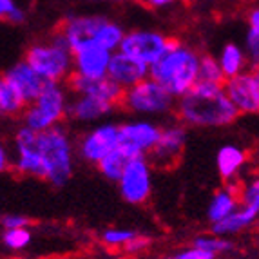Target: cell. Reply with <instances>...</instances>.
Masks as SVG:
<instances>
[{
	"label": "cell",
	"mask_w": 259,
	"mask_h": 259,
	"mask_svg": "<svg viewBox=\"0 0 259 259\" xmlns=\"http://www.w3.org/2000/svg\"><path fill=\"white\" fill-rule=\"evenodd\" d=\"M176 116L187 127L210 129L234 123L239 112L225 93L223 83L198 82L192 91L178 98Z\"/></svg>",
	"instance_id": "6da1fadb"
},
{
	"label": "cell",
	"mask_w": 259,
	"mask_h": 259,
	"mask_svg": "<svg viewBox=\"0 0 259 259\" xmlns=\"http://www.w3.org/2000/svg\"><path fill=\"white\" fill-rule=\"evenodd\" d=\"M201 55L187 44L174 42L167 55L151 67V78L167 89L174 98H182L199 82Z\"/></svg>",
	"instance_id": "7a4b0ae2"
},
{
	"label": "cell",
	"mask_w": 259,
	"mask_h": 259,
	"mask_svg": "<svg viewBox=\"0 0 259 259\" xmlns=\"http://www.w3.org/2000/svg\"><path fill=\"white\" fill-rule=\"evenodd\" d=\"M60 31L67 38L73 53L93 44L116 53L120 51L121 42L127 35L118 22L109 20L102 15H73L64 22Z\"/></svg>",
	"instance_id": "3957f363"
},
{
	"label": "cell",
	"mask_w": 259,
	"mask_h": 259,
	"mask_svg": "<svg viewBox=\"0 0 259 259\" xmlns=\"http://www.w3.org/2000/svg\"><path fill=\"white\" fill-rule=\"evenodd\" d=\"M24 60L49 82H67L74 73V53L62 31H56L49 40L31 44Z\"/></svg>",
	"instance_id": "277c9868"
},
{
	"label": "cell",
	"mask_w": 259,
	"mask_h": 259,
	"mask_svg": "<svg viewBox=\"0 0 259 259\" xmlns=\"http://www.w3.org/2000/svg\"><path fill=\"white\" fill-rule=\"evenodd\" d=\"M36 147L48 172L46 182L53 187H64L73 176L76 154V145L71 140L69 133L62 125L38 133Z\"/></svg>",
	"instance_id": "5b68a950"
},
{
	"label": "cell",
	"mask_w": 259,
	"mask_h": 259,
	"mask_svg": "<svg viewBox=\"0 0 259 259\" xmlns=\"http://www.w3.org/2000/svg\"><path fill=\"white\" fill-rule=\"evenodd\" d=\"M69 96L62 83L51 82L38 100L29 104L22 114V123L31 127L36 133H44L53 127H58L67 118Z\"/></svg>",
	"instance_id": "8992f818"
},
{
	"label": "cell",
	"mask_w": 259,
	"mask_h": 259,
	"mask_svg": "<svg viewBox=\"0 0 259 259\" xmlns=\"http://www.w3.org/2000/svg\"><path fill=\"white\" fill-rule=\"evenodd\" d=\"M176 102L178 100L161 83L147 78L123 93L121 107L138 116H161L176 111Z\"/></svg>",
	"instance_id": "52a82bcc"
},
{
	"label": "cell",
	"mask_w": 259,
	"mask_h": 259,
	"mask_svg": "<svg viewBox=\"0 0 259 259\" xmlns=\"http://www.w3.org/2000/svg\"><path fill=\"white\" fill-rule=\"evenodd\" d=\"M118 147H120V125L105 121L91 127L78 138L76 154L83 163L98 167L100 161Z\"/></svg>",
	"instance_id": "ba28073f"
},
{
	"label": "cell",
	"mask_w": 259,
	"mask_h": 259,
	"mask_svg": "<svg viewBox=\"0 0 259 259\" xmlns=\"http://www.w3.org/2000/svg\"><path fill=\"white\" fill-rule=\"evenodd\" d=\"M38 133L31 127H17L13 133V170L20 176L46 180V165L36 147Z\"/></svg>",
	"instance_id": "9c48e42d"
},
{
	"label": "cell",
	"mask_w": 259,
	"mask_h": 259,
	"mask_svg": "<svg viewBox=\"0 0 259 259\" xmlns=\"http://www.w3.org/2000/svg\"><path fill=\"white\" fill-rule=\"evenodd\" d=\"M174 40H170L167 35L160 31L152 29H133L127 31L125 38L121 42L120 51L134 56L142 60L143 64L154 65L167 55V51L172 48Z\"/></svg>",
	"instance_id": "30bf717a"
},
{
	"label": "cell",
	"mask_w": 259,
	"mask_h": 259,
	"mask_svg": "<svg viewBox=\"0 0 259 259\" xmlns=\"http://www.w3.org/2000/svg\"><path fill=\"white\" fill-rule=\"evenodd\" d=\"M152 163L149 156L133 158L118 180L120 194L129 205H142L152 192Z\"/></svg>",
	"instance_id": "8fae6325"
},
{
	"label": "cell",
	"mask_w": 259,
	"mask_h": 259,
	"mask_svg": "<svg viewBox=\"0 0 259 259\" xmlns=\"http://www.w3.org/2000/svg\"><path fill=\"white\" fill-rule=\"evenodd\" d=\"M161 127L151 120H131L120 125V149L133 158L149 156L160 140Z\"/></svg>",
	"instance_id": "7c38bea8"
},
{
	"label": "cell",
	"mask_w": 259,
	"mask_h": 259,
	"mask_svg": "<svg viewBox=\"0 0 259 259\" xmlns=\"http://www.w3.org/2000/svg\"><path fill=\"white\" fill-rule=\"evenodd\" d=\"M223 89L239 114H257L259 112V78L254 69L234 78H227Z\"/></svg>",
	"instance_id": "4fadbf2b"
},
{
	"label": "cell",
	"mask_w": 259,
	"mask_h": 259,
	"mask_svg": "<svg viewBox=\"0 0 259 259\" xmlns=\"http://www.w3.org/2000/svg\"><path fill=\"white\" fill-rule=\"evenodd\" d=\"M187 138H189L187 125L183 123H167L165 127H161L160 140L149 154L151 163L161 168H168L170 165H174L185 151Z\"/></svg>",
	"instance_id": "5bb4252c"
},
{
	"label": "cell",
	"mask_w": 259,
	"mask_h": 259,
	"mask_svg": "<svg viewBox=\"0 0 259 259\" xmlns=\"http://www.w3.org/2000/svg\"><path fill=\"white\" fill-rule=\"evenodd\" d=\"M107 76L114 83H118L123 91H127L131 87L138 85L143 80L151 78V65L143 64L142 60L123 51H116L112 53Z\"/></svg>",
	"instance_id": "9a60e30c"
},
{
	"label": "cell",
	"mask_w": 259,
	"mask_h": 259,
	"mask_svg": "<svg viewBox=\"0 0 259 259\" xmlns=\"http://www.w3.org/2000/svg\"><path fill=\"white\" fill-rule=\"evenodd\" d=\"M67 87L73 95L93 96V98L104 100L107 104L121 105L123 100V89L118 83H114L109 76L105 78H85L73 73L67 80Z\"/></svg>",
	"instance_id": "2e32d148"
},
{
	"label": "cell",
	"mask_w": 259,
	"mask_h": 259,
	"mask_svg": "<svg viewBox=\"0 0 259 259\" xmlns=\"http://www.w3.org/2000/svg\"><path fill=\"white\" fill-rule=\"evenodd\" d=\"M2 76L17 87L18 91H20V95L26 98L27 105L33 104L35 100H38L40 95H42V93L48 89L49 83H51L49 80H46L38 71L33 69L26 60L15 62L13 65H9Z\"/></svg>",
	"instance_id": "e0dca14e"
},
{
	"label": "cell",
	"mask_w": 259,
	"mask_h": 259,
	"mask_svg": "<svg viewBox=\"0 0 259 259\" xmlns=\"http://www.w3.org/2000/svg\"><path fill=\"white\" fill-rule=\"evenodd\" d=\"M112 51L98 44L74 51V73L85 78H105L111 65Z\"/></svg>",
	"instance_id": "ac0fdd59"
},
{
	"label": "cell",
	"mask_w": 259,
	"mask_h": 259,
	"mask_svg": "<svg viewBox=\"0 0 259 259\" xmlns=\"http://www.w3.org/2000/svg\"><path fill=\"white\" fill-rule=\"evenodd\" d=\"M116 105L107 104L104 100L93 98V96H80L73 95L67 109V120L74 123H96V121L104 120L114 111Z\"/></svg>",
	"instance_id": "d6986e66"
},
{
	"label": "cell",
	"mask_w": 259,
	"mask_h": 259,
	"mask_svg": "<svg viewBox=\"0 0 259 259\" xmlns=\"http://www.w3.org/2000/svg\"><path fill=\"white\" fill-rule=\"evenodd\" d=\"M239 203H241V187L227 183L223 189L216 190L208 201L207 220L210 221V225L218 223V221L229 218L232 212L238 210L241 207Z\"/></svg>",
	"instance_id": "ffe728a7"
},
{
	"label": "cell",
	"mask_w": 259,
	"mask_h": 259,
	"mask_svg": "<svg viewBox=\"0 0 259 259\" xmlns=\"http://www.w3.org/2000/svg\"><path fill=\"white\" fill-rule=\"evenodd\" d=\"M246 163L245 149L238 145H223L216 154V168L225 183H234L238 180L241 168Z\"/></svg>",
	"instance_id": "44dd1931"
},
{
	"label": "cell",
	"mask_w": 259,
	"mask_h": 259,
	"mask_svg": "<svg viewBox=\"0 0 259 259\" xmlns=\"http://www.w3.org/2000/svg\"><path fill=\"white\" fill-rule=\"evenodd\" d=\"M257 218H259L257 208L248 207V205H241L229 218H225V220L210 225V232L218 234V236H234V234H239L241 230L252 227L257 221Z\"/></svg>",
	"instance_id": "7402d4cb"
},
{
	"label": "cell",
	"mask_w": 259,
	"mask_h": 259,
	"mask_svg": "<svg viewBox=\"0 0 259 259\" xmlns=\"http://www.w3.org/2000/svg\"><path fill=\"white\" fill-rule=\"evenodd\" d=\"M218 60L221 64V69L225 73V78H234L238 74L245 73L248 69V58H246L245 48L238 46V44L229 42L225 44L223 49H221Z\"/></svg>",
	"instance_id": "603a6c76"
},
{
	"label": "cell",
	"mask_w": 259,
	"mask_h": 259,
	"mask_svg": "<svg viewBox=\"0 0 259 259\" xmlns=\"http://www.w3.org/2000/svg\"><path fill=\"white\" fill-rule=\"evenodd\" d=\"M27 107L26 98L20 95L17 87L8 82L4 76L0 78V112L6 118L22 116Z\"/></svg>",
	"instance_id": "cb8c5ba5"
},
{
	"label": "cell",
	"mask_w": 259,
	"mask_h": 259,
	"mask_svg": "<svg viewBox=\"0 0 259 259\" xmlns=\"http://www.w3.org/2000/svg\"><path fill=\"white\" fill-rule=\"evenodd\" d=\"M245 53L252 69L259 67V8L248 13V31L245 35Z\"/></svg>",
	"instance_id": "d4e9b609"
},
{
	"label": "cell",
	"mask_w": 259,
	"mask_h": 259,
	"mask_svg": "<svg viewBox=\"0 0 259 259\" xmlns=\"http://www.w3.org/2000/svg\"><path fill=\"white\" fill-rule=\"evenodd\" d=\"M129 161H131L129 156L118 147L116 151H112L107 158H104V160L100 161L96 168H98L100 174H102L105 180L118 183V180L121 178V174H123V170H125Z\"/></svg>",
	"instance_id": "484cf974"
},
{
	"label": "cell",
	"mask_w": 259,
	"mask_h": 259,
	"mask_svg": "<svg viewBox=\"0 0 259 259\" xmlns=\"http://www.w3.org/2000/svg\"><path fill=\"white\" fill-rule=\"evenodd\" d=\"M225 73L221 69V64L218 58L210 55H201L199 62V82H212V83H225Z\"/></svg>",
	"instance_id": "4316f807"
},
{
	"label": "cell",
	"mask_w": 259,
	"mask_h": 259,
	"mask_svg": "<svg viewBox=\"0 0 259 259\" xmlns=\"http://www.w3.org/2000/svg\"><path fill=\"white\" fill-rule=\"evenodd\" d=\"M192 246H198V248H203L212 254H223V252L232 250V243L225 236H218V234H201V236H196L192 239Z\"/></svg>",
	"instance_id": "83f0119b"
},
{
	"label": "cell",
	"mask_w": 259,
	"mask_h": 259,
	"mask_svg": "<svg viewBox=\"0 0 259 259\" xmlns=\"http://www.w3.org/2000/svg\"><path fill=\"white\" fill-rule=\"evenodd\" d=\"M33 239V232L29 229H11V230H2V245L6 250L9 252H18L27 248Z\"/></svg>",
	"instance_id": "f1b7e54d"
},
{
	"label": "cell",
	"mask_w": 259,
	"mask_h": 259,
	"mask_svg": "<svg viewBox=\"0 0 259 259\" xmlns=\"http://www.w3.org/2000/svg\"><path fill=\"white\" fill-rule=\"evenodd\" d=\"M136 236H138V232L133 229H105L100 239L107 246H125Z\"/></svg>",
	"instance_id": "f546056e"
},
{
	"label": "cell",
	"mask_w": 259,
	"mask_h": 259,
	"mask_svg": "<svg viewBox=\"0 0 259 259\" xmlns=\"http://www.w3.org/2000/svg\"><path fill=\"white\" fill-rule=\"evenodd\" d=\"M0 17L11 26H22L26 22V11L17 4V0H0Z\"/></svg>",
	"instance_id": "4dcf8cb0"
},
{
	"label": "cell",
	"mask_w": 259,
	"mask_h": 259,
	"mask_svg": "<svg viewBox=\"0 0 259 259\" xmlns=\"http://www.w3.org/2000/svg\"><path fill=\"white\" fill-rule=\"evenodd\" d=\"M241 205H248L259 210V174L241 185Z\"/></svg>",
	"instance_id": "1f68e13d"
},
{
	"label": "cell",
	"mask_w": 259,
	"mask_h": 259,
	"mask_svg": "<svg viewBox=\"0 0 259 259\" xmlns=\"http://www.w3.org/2000/svg\"><path fill=\"white\" fill-rule=\"evenodd\" d=\"M2 230H11V229H29L31 220L26 214H17V212H8L0 220Z\"/></svg>",
	"instance_id": "d6a6232c"
},
{
	"label": "cell",
	"mask_w": 259,
	"mask_h": 259,
	"mask_svg": "<svg viewBox=\"0 0 259 259\" xmlns=\"http://www.w3.org/2000/svg\"><path fill=\"white\" fill-rule=\"evenodd\" d=\"M170 259H216V254L190 245L189 248H183V250L176 252Z\"/></svg>",
	"instance_id": "836d02e7"
},
{
	"label": "cell",
	"mask_w": 259,
	"mask_h": 259,
	"mask_svg": "<svg viewBox=\"0 0 259 259\" xmlns=\"http://www.w3.org/2000/svg\"><path fill=\"white\" fill-rule=\"evenodd\" d=\"M149 243H151V241H149V238H145V236H140V234H138V236H136L133 241L127 243L123 248H125L129 254H136V252L145 250V248L149 246Z\"/></svg>",
	"instance_id": "e575fe53"
},
{
	"label": "cell",
	"mask_w": 259,
	"mask_h": 259,
	"mask_svg": "<svg viewBox=\"0 0 259 259\" xmlns=\"http://www.w3.org/2000/svg\"><path fill=\"white\" fill-rule=\"evenodd\" d=\"M11 168H13V151L9 152L8 145H2L0 147V170L8 172Z\"/></svg>",
	"instance_id": "d590c367"
},
{
	"label": "cell",
	"mask_w": 259,
	"mask_h": 259,
	"mask_svg": "<svg viewBox=\"0 0 259 259\" xmlns=\"http://www.w3.org/2000/svg\"><path fill=\"white\" fill-rule=\"evenodd\" d=\"M142 4H145L147 8H152V9H161V8H167L174 2V0H138Z\"/></svg>",
	"instance_id": "8d00e7d4"
},
{
	"label": "cell",
	"mask_w": 259,
	"mask_h": 259,
	"mask_svg": "<svg viewBox=\"0 0 259 259\" xmlns=\"http://www.w3.org/2000/svg\"><path fill=\"white\" fill-rule=\"evenodd\" d=\"M91 2H118V0H91Z\"/></svg>",
	"instance_id": "74e56055"
},
{
	"label": "cell",
	"mask_w": 259,
	"mask_h": 259,
	"mask_svg": "<svg viewBox=\"0 0 259 259\" xmlns=\"http://www.w3.org/2000/svg\"><path fill=\"white\" fill-rule=\"evenodd\" d=\"M254 71H255V74H257V78H259V67H255Z\"/></svg>",
	"instance_id": "f35d334b"
},
{
	"label": "cell",
	"mask_w": 259,
	"mask_h": 259,
	"mask_svg": "<svg viewBox=\"0 0 259 259\" xmlns=\"http://www.w3.org/2000/svg\"><path fill=\"white\" fill-rule=\"evenodd\" d=\"M13 259H26V257H13Z\"/></svg>",
	"instance_id": "ab89813d"
}]
</instances>
